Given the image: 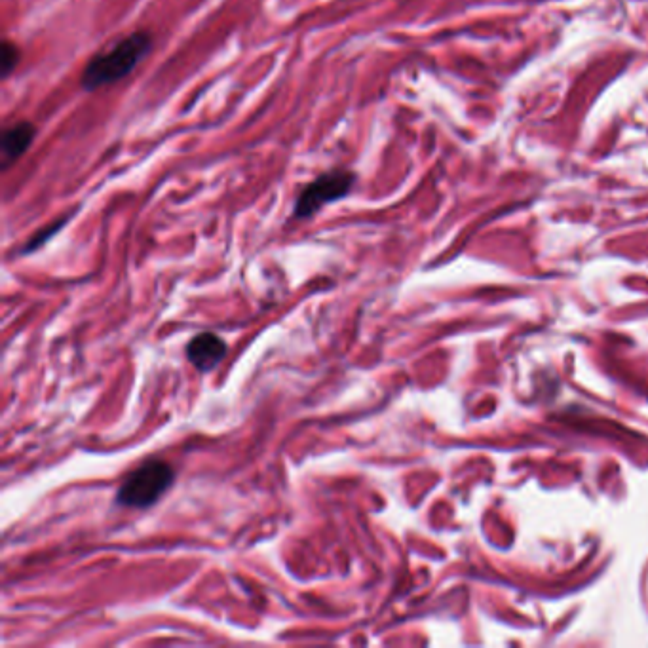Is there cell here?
<instances>
[{"mask_svg":"<svg viewBox=\"0 0 648 648\" xmlns=\"http://www.w3.org/2000/svg\"><path fill=\"white\" fill-rule=\"evenodd\" d=\"M20 61V46L12 40H2V44H0V77L2 80L12 77V73L18 69Z\"/></svg>","mask_w":648,"mask_h":648,"instance_id":"6","label":"cell"},{"mask_svg":"<svg viewBox=\"0 0 648 648\" xmlns=\"http://www.w3.org/2000/svg\"><path fill=\"white\" fill-rule=\"evenodd\" d=\"M153 50V37L149 31H135L118 40L109 50H103L90 59L80 75L84 92H96L132 75L137 65Z\"/></svg>","mask_w":648,"mask_h":648,"instance_id":"1","label":"cell"},{"mask_svg":"<svg viewBox=\"0 0 648 648\" xmlns=\"http://www.w3.org/2000/svg\"><path fill=\"white\" fill-rule=\"evenodd\" d=\"M175 470L164 460H149L128 477L116 493V502L126 508L145 510L160 500L173 485Z\"/></svg>","mask_w":648,"mask_h":648,"instance_id":"2","label":"cell"},{"mask_svg":"<svg viewBox=\"0 0 648 648\" xmlns=\"http://www.w3.org/2000/svg\"><path fill=\"white\" fill-rule=\"evenodd\" d=\"M356 185V173L350 170H331V172L318 175L310 181L303 191L299 192L295 206H293V219L306 221L312 219L318 211L325 206L335 204L346 198Z\"/></svg>","mask_w":648,"mask_h":648,"instance_id":"3","label":"cell"},{"mask_svg":"<svg viewBox=\"0 0 648 648\" xmlns=\"http://www.w3.org/2000/svg\"><path fill=\"white\" fill-rule=\"evenodd\" d=\"M73 215H65V217H61V219H58V221H54L52 225H48V227H44V229H40L27 244H25V248L21 249V253H31V251H37V249L42 248L56 232H59V230L63 229L65 225H67V221L71 219Z\"/></svg>","mask_w":648,"mask_h":648,"instance_id":"7","label":"cell"},{"mask_svg":"<svg viewBox=\"0 0 648 648\" xmlns=\"http://www.w3.org/2000/svg\"><path fill=\"white\" fill-rule=\"evenodd\" d=\"M37 126L29 120L14 122L12 126L4 128L0 135V168L8 172L16 162L27 154L37 139Z\"/></svg>","mask_w":648,"mask_h":648,"instance_id":"4","label":"cell"},{"mask_svg":"<svg viewBox=\"0 0 648 648\" xmlns=\"http://www.w3.org/2000/svg\"><path fill=\"white\" fill-rule=\"evenodd\" d=\"M227 356V343L215 333H200L187 346L189 362L202 373H208Z\"/></svg>","mask_w":648,"mask_h":648,"instance_id":"5","label":"cell"}]
</instances>
